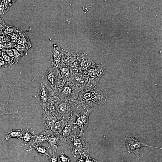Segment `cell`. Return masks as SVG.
Wrapping results in <instances>:
<instances>
[{
	"label": "cell",
	"mask_w": 162,
	"mask_h": 162,
	"mask_svg": "<svg viewBox=\"0 0 162 162\" xmlns=\"http://www.w3.org/2000/svg\"><path fill=\"white\" fill-rule=\"evenodd\" d=\"M84 160L85 162H97L96 160L91 158L89 155L86 157Z\"/></svg>",
	"instance_id": "cb8c5ba5"
},
{
	"label": "cell",
	"mask_w": 162,
	"mask_h": 162,
	"mask_svg": "<svg viewBox=\"0 0 162 162\" xmlns=\"http://www.w3.org/2000/svg\"><path fill=\"white\" fill-rule=\"evenodd\" d=\"M69 147L74 157L79 154L85 157L89 155V144L82 136L76 135Z\"/></svg>",
	"instance_id": "5b68a950"
},
{
	"label": "cell",
	"mask_w": 162,
	"mask_h": 162,
	"mask_svg": "<svg viewBox=\"0 0 162 162\" xmlns=\"http://www.w3.org/2000/svg\"><path fill=\"white\" fill-rule=\"evenodd\" d=\"M94 63L91 58L87 54L81 52L80 64V71L85 70Z\"/></svg>",
	"instance_id": "2e32d148"
},
{
	"label": "cell",
	"mask_w": 162,
	"mask_h": 162,
	"mask_svg": "<svg viewBox=\"0 0 162 162\" xmlns=\"http://www.w3.org/2000/svg\"><path fill=\"white\" fill-rule=\"evenodd\" d=\"M76 162H85L84 159L83 158V157L81 156L80 158L77 159Z\"/></svg>",
	"instance_id": "d4e9b609"
},
{
	"label": "cell",
	"mask_w": 162,
	"mask_h": 162,
	"mask_svg": "<svg viewBox=\"0 0 162 162\" xmlns=\"http://www.w3.org/2000/svg\"><path fill=\"white\" fill-rule=\"evenodd\" d=\"M59 139L56 136L52 134V135L49 137L46 140V141L48 142L49 144L48 147L56 153L59 145Z\"/></svg>",
	"instance_id": "d6986e66"
},
{
	"label": "cell",
	"mask_w": 162,
	"mask_h": 162,
	"mask_svg": "<svg viewBox=\"0 0 162 162\" xmlns=\"http://www.w3.org/2000/svg\"><path fill=\"white\" fill-rule=\"evenodd\" d=\"M59 157L61 162H71L69 158L65 155L63 152H62L60 154Z\"/></svg>",
	"instance_id": "603a6c76"
},
{
	"label": "cell",
	"mask_w": 162,
	"mask_h": 162,
	"mask_svg": "<svg viewBox=\"0 0 162 162\" xmlns=\"http://www.w3.org/2000/svg\"><path fill=\"white\" fill-rule=\"evenodd\" d=\"M52 135L51 131L50 130L34 136L33 140L29 144L31 149L34 148L35 145H42L43 143L46 141L47 138Z\"/></svg>",
	"instance_id": "4fadbf2b"
},
{
	"label": "cell",
	"mask_w": 162,
	"mask_h": 162,
	"mask_svg": "<svg viewBox=\"0 0 162 162\" xmlns=\"http://www.w3.org/2000/svg\"><path fill=\"white\" fill-rule=\"evenodd\" d=\"M56 153L52 150L51 152L47 158L50 162H58V156Z\"/></svg>",
	"instance_id": "7402d4cb"
},
{
	"label": "cell",
	"mask_w": 162,
	"mask_h": 162,
	"mask_svg": "<svg viewBox=\"0 0 162 162\" xmlns=\"http://www.w3.org/2000/svg\"><path fill=\"white\" fill-rule=\"evenodd\" d=\"M23 130H14L10 128L7 132L5 138L7 140H8L12 138H16L19 140H22Z\"/></svg>",
	"instance_id": "ac0fdd59"
},
{
	"label": "cell",
	"mask_w": 162,
	"mask_h": 162,
	"mask_svg": "<svg viewBox=\"0 0 162 162\" xmlns=\"http://www.w3.org/2000/svg\"><path fill=\"white\" fill-rule=\"evenodd\" d=\"M75 116L73 114L68 120L63 129L59 141V145L69 147L75 138L77 127L75 124Z\"/></svg>",
	"instance_id": "3957f363"
},
{
	"label": "cell",
	"mask_w": 162,
	"mask_h": 162,
	"mask_svg": "<svg viewBox=\"0 0 162 162\" xmlns=\"http://www.w3.org/2000/svg\"><path fill=\"white\" fill-rule=\"evenodd\" d=\"M107 98L106 90L98 82L88 78L85 86L78 90L72 102L76 111L84 109L93 111L104 104Z\"/></svg>",
	"instance_id": "6da1fadb"
},
{
	"label": "cell",
	"mask_w": 162,
	"mask_h": 162,
	"mask_svg": "<svg viewBox=\"0 0 162 162\" xmlns=\"http://www.w3.org/2000/svg\"><path fill=\"white\" fill-rule=\"evenodd\" d=\"M81 112L77 114L76 111L74 112V114L76 117V119L75 124L77 128L80 129L79 135L82 136L84 135V131L87 127L89 123V116L92 111L91 110L87 109H82Z\"/></svg>",
	"instance_id": "ba28073f"
},
{
	"label": "cell",
	"mask_w": 162,
	"mask_h": 162,
	"mask_svg": "<svg viewBox=\"0 0 162 162\" xmlns=\"http://www.w3.org/2000/svg\"><path fill=\"white\" fill-rule=\"evenodd\" d=\"M34 148H35V150L38 154L45 157L46 158L52 150L48 147H46L41 145H35L34 146Z\"/></svg>",
	"instance_id": "ffe728a7"
},
{
	"label": "cell",
	"mask_w": 162,
	"mask_h": 162,
	"mask_svg": "<svg viewBox=\"0 0 162 162\" xmlns=\"http://www.w3.org/2000/svg\"><path fill=\"white\" fill-rule=\"evenodd\" d=\"M64 50L57 44H54L52 46L51 56L52 64L58 68L63 62Z\"/></svg>",
	"instance_id": "7c38bea8"
},
{
	"label": "cell",
	"mask_w": 162,
	"mask_h": 162,
	"mask_svg": "<svg viewBox=\"0 0 162 162\" xmlns=\"http://www.w3.org/2000/svg\"><path fill=\"white\" fill-rule=\"evenodd\" d=\"M72 71L73 76L71 81L78 90L85 86L88 78L82 71Z\"/></svg>",
	"instance_id": "8fae6325"
},
{
	"label": "cell",
	"mask_w": 162,
	"mask_h": 162,
	"mask_svg": "<svg viewBox=\"0 0 162 162\" xmlns=\"http://www.w3.org/2000/svg\"><path fill=\"white\" fill-rule=\"evenodd\" d=\"M54 90L41 84L37 94L39 103L42 108L46 106L50 101Z\"/></svg>",
	"instance_id": "30bf717a"
},
{
	"label": "cell",
	"mask_w": 162,
	"mask_h": 162,
	"mask_svg": "<svg viewBox=\"0 0 162 162\" xmlns=\"http://www.w3.org/2000/svg\"><path fill=\"white\" fill-rule=\"evenodd\" d=\"M42 118L44 131L50 130L51 126L58 120L56 117L53 114L47 113L42 110Z\"/></svg>",
	"instance_id": "5bb4252c"
},
{
	"label": "cell",
	"mask_w": 162,
	"mask_h": 162,
	"mask_svg": "<svg viewBox=\"0 0 162 162\" xmlns=\"http://www.w3.org/2000/svg\"><path fill=\"white\" fill-rule=\"evenodd\" d=\"M65 83L60 76L58 68L52 64L42 77L41 84L55 89Z\"/></svg>",
	"instance_id": "277c9868"
},
{
	"label": "cell",
	"mask_w": 162,
	"mask_h": 162,
	"mask_svg": "<svg viewBox=\"0 0 162 162\" xmlns=\"http://www.w3.org/2000/svg\"><path fill=\"white\" fill-rule=\"evenodd\" d=\"M68 119H62L56 121L50 128L52 134L56 136L59 139L62 131Z\"/></svg>",
	"instance_id": "9a60e30c"
},
{
	"label": "cell",
	"mask_w": 162,
	"mask_h": 162,
	"mask_svg": "<svg viewBox=\"0 0 162 162\" xmlns=\"http://www.w3.org/2000/svg\"><path fill=\"white\" fill-rule=\"evenodd\" d=\"M52 99L51 101L53 104L55 116L58 120L68 119L76 111L71 101L56 98Z\"/></svg>",
	"instance_id": "7a4b0ae2"
},
{
	"label": "cell",
	"mask_w": 162,
	"mask_h": 162,
	"mask_svg": "<svg viewBox=\"0 0 162 162\" xmlns=\"http://www.w3.org/2000/svg\"><path fill=\"white\" fill-rule=\"evenodd\" d=\"M126 146L128 153L134 152L138 157H140V149L142 147L148 146L160 148L148 145L142 140L139 136L127 134L125 137Z\"/></svg>",
	"instance_id": "8992f818"
},
{
	"label": "cell",
	"mask_w": 162,
	"mask_h": 162,
	"mask_svg": "<svg viewBox=\"0 0 162 162\" xmlns=\"http://www.w3.org/2000/svg\"><path fill=\"white\" fill-rule=\"evenodd\" d=\"M78 91L71 80L61 87L56 89L54 94L59 99L71 101L73 100Z\"/></svg>",
	"instance_id": "52a82bcc"
},
{
	"label": "cell",
	"mask_w": 162,
	"mask_h": 162,
	"mask_svg": "<svg viewBox=\"0 0 162 162\" xmlns=\"http://www.w3.org/2000/svg\"><path fill=\"white\" fill-rule=\"evenodd\" d=\"M18 112L17 110L10 107L5 102L0 100V116L5 114L14 115Z\"/></svg>",
	"instance_id": "e0dca14e"
},
{
	"label": "cell",
	"mask_w": 162,
	"mask_h": 162,
	"mask_svg": "<svg viewBox=\"0 0 162 162\" xmlns=\"http://www.w3.org/2000/svg\"><path fill=\"white\" fill-rule=\"evenodd\" d=\"M82 71L88 78L99 82L106 71V69L104 65L94 63L85 70Z\"/></svg>",
	"instance_id": "9c48e42d"
},
{
	"label": "cell",
	"mask_w": 162,
	"mask_h": 162,
	"mask_svg": "<svg viewBox=\"0 0 162 162\" xmlns=\"http://www.w3.org/2000/svg\"><path fill=\"white\" fill-rule=\"evenodd\" d=\"M34 136L32 135L29 132L28 129L23 130L22 140L26 145L29 144L33 140Z\"/></svg>",
	"instance_id": "44dd1931"
}]
</instances>
